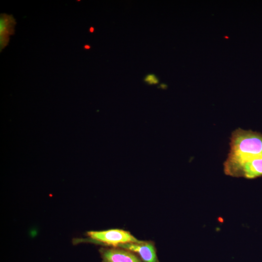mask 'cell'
<instances>
[{
  "label": "cell",
  "instance_id": "1",
  "mask_svg": "<svg viewBox=\"0 0 262 262\" xmlns=\"http://www.w3.org/2000/svg\"><path fill=\"white\" fill-rule=\"evenodd\" d=\"M230 150L224 163V172L229 176L243 164L262 157V134L238 128L231 134Z\"/></svg>",
  "mask_w": 262,
  "mask_h": 262
},
{
  "label": "cell",
  "instance_id": "2",
  "mask_svg": "<svg viewBox=\"0 0 262 262\" xmlns=\"http://www.w3.org/2000/svg\"><path fill=\"white\" fill-rule=\"evenodd\" d=\"M89 239H86L94 244L107 246H115L126 243H140L130 232L120 229H111L103 231H90L86 233Z\"/></svg>",
  "mask_w": 262,
  "mask_h": 262
},
{
  "label": "cell",
  "instance_id": "3",
  "mask_svg": "<svg viewBox=\"0 0 262 262\" xmlns=\"http://www.w3.org/2000/svg\"><path fill=\"white\" fill-rule=\"evenodd\" d=\"M114 247H119L133 252L143 262H159L155 245L152 241H142L140 243H123Z\"/></svg>",
  "mask_w": 262,
  "mask_h": 262
},
{
  "label": "cell",
  "instance_id": "4",
  "mask_svg": "<svg viewBox=\"0 0 262 262\" xmlns=\"http://www.w3.org/2000/svg\"><path fill=\"white\" fill-rule=\"evenodd\" d=\"M99 252L103 262H143L136 254L119 247H102Z\"/></svg>",
  "mask_w": 262,
  "mask_h": 262
},
{
  "label": "cell",
  "instance_id": "5",
  "mask_svg": "<svg viewBox=\"0 0 262 262\" xmlns=\"http://www.w3.org/2000/svg\"><path fill=\"white\" fill-rule=\"evenodd\" d=\"M229 176L247 179L262 177V157L243 164L233 170Z\"/></svg>",
  "mask_w": 262,
  "mask_h": 262
},
{
  "label": "cell",
  "instance_id": "6",
  "mask_svg": "<svg viewBox=\"0 0 262 262\" xmlns=\"http://www.w3.org/2000/svg\"><path fill=\"white\" fill-rule=\"evenodd\" d=\"M16 21L12 15L5 13L0 16V52L9 43L10 36L15 33Z\"/></svg>",
  "mask_w": 262,
  "mask_h": 262
},
{
  "label": "cell",
  "instance_id": "7",
  "mask_svg": "<svg viewBox=\"0 0 262 262\" xmlns=\"http://www.w3.org/2000/svg\"><path fill=\"white\" fill-rule=\"evenodd\" d=\"M144 81L149 84H156L158 83V78L154 74H149L146 76Z\"/></svg>",
  "mask_w": 262,
  "mask_h": 262
},
{
  "label": "cell",
  "instance_id": "8",
  "mask_svg": "<svg viewBox=\"0 0 262 262\" xmlns=\"http://www.w3.org/2000/svg\"><path fill=\"white\" fill-rule=\"evenodd\" d=\"M91 48V46H89V45H85L84 46V49H90Z\"/></svg>",
  "mask_w": 262,
  "mask_h": 262
},
{
  "label": "cell",
  "instance_id": "9",
  "mask_svg": "<svg viewBox=\"0 0 262 262\" xmlns=\"http://www.w3.org/2000/svg\"><path fill=\"white\" fill-rule=\"evenodd\" d=\"M89 31L90 33H92L94 32V28L93 27H91L89 29Z\"/></svg>",
  "mask_w": 262,
  "mask_h": 262
},
{
  "label": "cell",
  "instance_id": "10",
  "mask_svg": "<svg viewBox=\"0 0 262 262\" xmlns=\"http://www.w3.org/2000/svg\"><path fill=\"white\" fill-rule=\"evenodd\" d=\"M225 38H229V37L228 36H224Z\"/></svg>",
  "mask_w": 262,
  "mask_h": 262
}]
</instances>
